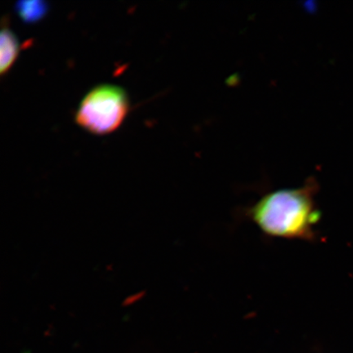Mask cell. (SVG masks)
<instances>
[{
	"instance_id": "cell-1",
	"label": "cell",
	"mask_w": 353,
	"mask_h": 353,
	"mask_svg": "<svg viewBox=\"0 0 353 353\" xmlns=\"http://www.w3.org/2000/svg\"><path fill=\"white\" fill-rule=\"evenodd\" d=\"M316 192V183L308 179L302 187L268 192L245 210V216L268 236L313 241L320 220Z\"/></svg>"
},
{
	"instance_id": "cell-2",
	"label": "cell",
	"mask_w": 353,
	"mask_h": 353,
	"mask_svg": "<svg viewBox=\"0 0 353 353\" xmlns=\"http://www.w3.org/2000/svg\"><path fill=\"white\" fill-rule=\"evenodd\" d=\"M129 110V98L122 88L101 85L83 98L76 114V121L92 134H108L120 127Z\"/></svg>"
},
{
	"instance_id": "cell-3",
	"label": "cell",
	"mask_w": 353,
	"mask_h": 353,
	"mask_svg": "<svg viewBox=\"0 0 353 353\" xmlns=\"http://www.w3.org/2000/svg\"><path fill=\"white\" fill-rule=\"evenodd\" d=\"M19 52V43L16 35L8 28H3L0 37V73L11 68Z\"/></svg>"
},
{
	"instance_id": "cell-4",
	"label": "cell",
	"mask_w": 353,
	"mask_h": 353,
	"mask_svg": "<svg viewBox=\"0 0 353 353\" xmlns=\"http://www.w3.org/2000/svg\"><path fill=\"white\" fill-rule=\"evenodd\" d=\"M47 3L34 0L17 3L16 10L21 19L28 23L43 19L48 12Z\"/></svg>"
}]
</instances>
